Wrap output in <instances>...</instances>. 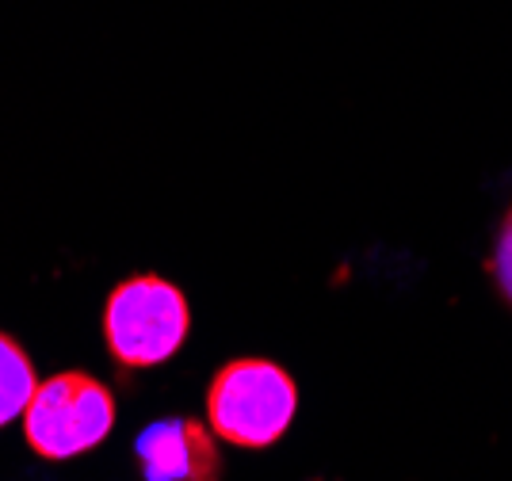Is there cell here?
Segmentation results:
<instances>
[{"label": "cell", "mask_w": 512, "mask_h": 481, "mask_svg": "<svg viewBox=\"0 0 512 481\" xmlns=\"http://www.w3.org/2000/svg\"><path fill=\"white\" fill-rule=\"evenodd\" d=\"M192 310L184 291L161 275H130L104 302V340L123 371H146L180 352Z\"/></svg>", "instance_id": "6da1fadb"}, {"label": "cell", "mask_w": 512, "mask_h": 481, "mask_svg": "<svg viewBox=\"0 0 512 481\" xmlns=\"http://www.w3.org/2000/svg\"><path fill=\"white\" fill-rule=\"evenodd\" d=\"M299 386L279 363L234 359L214 375L207 390V424L234 447H272L291 428Z\"/></svg>", "instance_id": "7a4b0ae2"}, {"label": "cell", "mask_w": 512, "mask_h": 481, "mask_svg": "<svg viewBox=\"0 0 512 481\" xmlns=\"http://www.w3.org/2000/svg\"><path fill=\"white\" fill-rule=\"evenodd\" d=\"M115 424V398L100 378L85 371H62L35 386L23 409V436L46 462L85 455L107 440Z\"/></svg>", "instance_id": "3957f363"}, {"label": "cell", "mask_w": 512, "mask_h": 481, "mask_svg": "<svg viewBox=\"0 0 512 481\" xmlns=\"http://www.w3.org/2000/svg\"><path fill=\"white\" fill-rule=\"evenodd\" d=\"M134 455L146 481H222L218 436L199 420H157L138 436Z\"/></svg>", "instance_id": "277c9868"}, {"label": "cell", "mask_w": 512, "mask_h": 481, "mask_svg": "<svg viewBox=\"0 0 512 481\" xmlns=\"http://www.w3.org/2000/svg\"><path fill=\"white\" fill-rule=\"evenodd\" d=\"M35 367L27 352L20 348V340L8 333H0V428L23 417L27 401L35 394Z\"/></svg>", "instance_id": "5b68a950"}, {"label": "cell", "mask_w": 512, "mask_h": 481, "mask_svg": "<svg viewBox=\"0 0 512 481\" xmlns=\"http://www.w3.org/2000/svg\"><path fill=\"white\" fill-rule=\"evenodd\" d=\"M490 275L497 294L512 306V207L505 210L497 237H493V256H490Z\"/></svg>", "instance_id": "8992f818"}]
</instances>
